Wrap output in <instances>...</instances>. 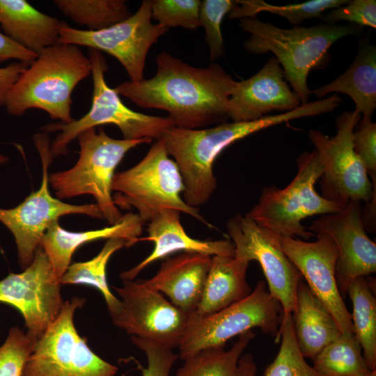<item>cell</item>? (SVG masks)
I'll return each mask as SVG.
<instances>
[{
	"instance_id": "1",
	"label": "cell",
	"mask_w": 376,
	"mask_h": 376,
	"mask_svg": "<svg viewBox=\"0 0 376 376\" xmlns=\"http://www.w3.org/2000/svg\"><path fill=\"white\" fill-rule=\"evenodd\" d=\"M148 79L125 81L113 89L137 106L163 109L175 127L199 129L226 123L237 81L217 63L195 68L162 52Z\"/></svg>"
},
{
	"instance_id": "2",
	"label": "cell",
	"mask_w": 376,
	"mask_h": 376,
	"mask_svg": "<svg viewBox=\"0 0 376 376\" xmlns=\"http://www.w3.org/2000/svg\"><path fill=\"white\" fill-rule=\"evenodd\" d=\"M322 100L302 104L281 114L267 115L251 122L223 123L207 128L183 129L173 126L162 136L169 155L181 173L184 201L192 207L205 204L217 189L213 164L228 146L261 130L292 120L325 112Z\"/></svg>"
},
{
	"instance_id": "3",
	"label": "cell",
	"mask_w": 376,
	"mask_h": 376,
	"mask_svg": "<svg viewBox=\"0 0 376 376\" xmlns=\"http://www.w3.org/2000/svg\"><path fill=\"white\" fill-rule=\"evenodd\" d=\"M240 26L250 33L244 42L245 49L253 54L272 52L301 105L308 102L312 94L307 84L310 71L322 69L329 63V49L337 40L358 36L362 30L352 24L329 23L282 29L256 17L241 19Z\"/></svg>"
},
{
	"instance_id": "4",
	"label": "cell",
	"mask_w": 376,
	"mask_h": 376,
	"mask_svg": "<svg viewBox=\"0 0 376 376\" xmlns=\"http://www.w3.org/2000/svg\"><path fill=\"white\" fill-rule=\"evenodd\" d=\"M91 74V63L80 47L57 43L45 49L19 75L7 93L5 107L14 116L26 111H45L54 120L68 124L72 93Z\"/></svg>"
},
{
	"instance_id": "5",
	"label": "cell",
	"mask_w": 376,
	"mask_h": 376,
	"mask_svg": "<svg viewBox=\"0 0 376 376\" xmlns=\"http://www.w3.org/2000/svg\"><path fill=\"white\" fill-rule=\"evenodd\" d=\"M77 138L80 148L77 163L69 170L50 174L49 183L58 199L93 196L103 219L113 225L123 217L111 195L115 170L130 149L152 139H115L95 128L83 131Z\"/></svg>"
},
{
	"instance_id": "6",
	"label": "cell",
	"mask_w": 376,
	"mask_h": 376,
	"mask_svg": "<svg viewBox=\"0 0 376 376\" xmlns=\"http://www.w3.org/2000/svg\"><path fill=\"white\" fill-rule=\"evenodd\" d=\"M297 173L285 188L263 189L258 203L246 215L258 225L281 237L308 240L313 233L301 221L317 214L335 213L345 206L319 194L315 185L323 173L318 152L301 153L296 160Z\"/></svg>"
},
{
	"instance_id": "7",
	"label": "cell",
	"mask_w": 376,
	"mask_h": 376,
	"mask_svg": "<svg viewBox=\"0 0 376 376\" xmlns=\"http://www.w3.org/2000/svg\"><path fill=\"white\" fill-rule=\"evenodd\" d=\"M113 200L122 209L135 208L144 224L164 209L172 208L207 226L198 208L182 198L185 191L179 168L169 157L162 138L156 140L146 156L133 167L114 174Z\"/></svg>"
},
{
	"instance_id": "8",
	"label": "cell",
	"mask_w": 376,
	"mask_h": 376,
	"mask_svg": "<svg viewBox=\"0 0 376 376\" xmlns=\"http://www.w3.org/2000/svg\"><path fill=\"white\" fill-rule=\"evenodd\" d=\"M91 63L93 97L90 110L84 116L72 123H54L42 127L45 133L59 131L50 145L53 158L68 153V144L83 131L104 124L116 125L123 139L137 140L144 138L158 140L170 127L174 126L169 117H159L134 111L126 107L119 95L107 84L104 74L108 67L101 52L89 49Z\"/></svg>"
},
{
	"instance_id": "9",
	"label": "cell",
	"mask_w": 376,
	"mask_h": 376,
	"mask_svg": "<svg viewBox=\"0 0 376 376\" xmlns=\"http://www.w3.org/2000/svg\"><path fill=\"white\" fill-rule=\"evenodd\" d=\"M283 308L272 297L264 281L244 299L207 316H189L184 337L178 346L183 361L198 352L224 347L227 341L241 334L258 327L280 341L279 331Z\"/></svg>"
},
{
	"instance_id": "10",
	"label": "cell",
	"mask_w": 376,
	"mask_h": 376,
	"mask_svg": "<svg viewBox=\"0 0 376 376\" xmlns=\"http://www.w3.org/2000/svg\"><path fill=\"white\" fill-rule=\"evenodd\" d=\"M85 302L78 297L64 302L58 318L36 342L22 376H116L118 368L93 352L75 326V313Z\"/></svg>"
},
{
	"instance_id": "11",
	"label": "cell",
	"mask_w": 376,
	"mask_h": 376,
	"mask_svg": "<svg viewBox=\"0 0 376 376\" xmlns=\"http://www.w3.org/2000/svg\"><path fill=\"white\" fill-rule=\"evenodd\" d=\"M33 141L41 158L42 180L38 190L10 209L0 208V221L12 233L16 243L19 264L26 268L33 261L36 249L49 226L64 215L81 214L103 219L95 204L72 205L54 198L49 189L48 169L53 160L47 133H38Z\"/></svg>"
},
{
	"instance_id": "12",
	"label": "cell",
	"mask_w": 376,
	"mask_h": 376,
	"mask_svg": "<svg viewBox=\"0 0 376 376\" xmlns=\"http://www.w3.org/2000/svg\"><path fill=\"white\" fill-rule=\"evenodd\" d=\"M361 118L354 110L343 111L336 118L334 136L329 137L318 130L308 133L323 166L320 179L322 196L344 206L350 201L367 203L376 196V184L372 183L353 148V132Z\"/></svg>"
},
{
	"instance_id": "13",
	"label": "cell",
	"mask_w": 376,
	"mask_h": 376,
	"mask_svg": "<svg viewBox=\"0 0 376 376\" xmlns=\"http://www.w3.org/2000/svg\"><path fill=\"white\" fill-rule=\"evenodd\" d=\"M151 19L152 1L144 0L134 14L102 30L79 29L62 21L58 43L84 46L107 53L121 63L131 81H139L143 79L150 48L169 29L154 24Z\"/></svg>"
},
{
	"instance_id": "14",
	"label": "cell",
	"mask_w": 376,
	"mask_h": 376,
	"mask_svg": "<svg viewBox=\"0 0 376 376\" xmlns=\"http://www.w3.org/2000/svg\"><path fill=\"white\" fill-rule=\"evenodd\" d=\"M123 281L122 287L115 288L120 299L118 308L110 313L113 324L132 336L171 350L178 347L190 315L147 287L143 280Z\"/></svg>"
},
{
	"instance_id": "15",
	"label": "cell",
	"mask_w": 376,
	"mask_h": 376,
	"mask_svg": "<svg viewBox=\"0 0 376 376\" xmlns=\"http://www.w3.org/2000/svg\"><path fill=\"white\" fill-rule=\"evenodd\" d=\"M226 228L234 245V256L249 263L257 261L267 279L270 295L279 301L283 313H292L301 275L283 252L279 236L246 214H237L229 219Z\"/></svg>"
},
{
	"instance_id": "16",
	"label": "cell",
	"mask_w": 376,
	"mask_h": 376,
	"mask_svg": "<svg viewBox=\"0 0 376 376\" xmlns=\"http://www.w3.org/2000/svg\"><path fill=\"white\" fill-rule=\"evenodd\" d=\"M61 285L47 256L39 246L33 261L22 272L10 273L0 281V302L21 313L26 334L36 342L62 309L65 301Z\"/></svg>"
},
{
	"instance_id": "17",
	"label": "cell",
	"mask_w": 376,
	"mask_h": 376,
	"mask_svg": "<svg viewBox=\"0 0 376 376\" xmlns=\"http://www.w3.org/2000/svg\"><path fill=\"white\" fill-rule=\"evenodd\" d=\"M317 237L311 242L291 237L279 236V240L283 252L331 313L341 334H353L352 314L343 301L336 279L338 249L329 236L318 234Z\"/></svg>"
},
{
	"instance_id": "18",
	"label": "cell",
	"mask_w": 376,
	"mask_h": 376,
	"mask_svg": "<svg viewBox=\"0 0 376 376\" xmlns=\"http://www.w3.org/2000/svg\"><path fill=\"white\" fill-rule=\"evenodd\" d=\"M308 230L327 235L335 242L338 251L336 279L343 293L352 281L376 272V244L366 233L360 201H350L340 211L322 214Z\"/></svg>"
},
{
	"instance_id": "19",
	"label": "cell",
	"mask_w": 376,
	"mask_h": 376,
	"mask_svg": "<svg viewBox=\"0 0 376 376\" xmlns=\"http://www.w3.org/2000/svg\"><path fill=\"white\" fill-rule=\"evenodd\" d=\"M301 105L285 79L280 63L273 56L256 74L237 81L228 102V116L233 122H251L272 111L287 112Z\"/></svg>"
},
{
	"instance_id": "20",
	"label": "cell",
	"mask_w": 376,
	"mask_h": 376,
	"mask_svg": "<svg viewBox=\"0 0 376 376\" xmlns=\"http://www.w3.org/2000/svg\"><path fill=\"white\" fill-rule=\"evenodd\" d=\"M180 213L179 210L166 208L149 221L148 236L139 238V241L153 242V249L138 265L123 272L120 275L122 280H133L148 265L175 252L234 256L235 248L230 240H201L189 236L181 225Z\"/></svg>"
},
{
	"instance_id": "21",
	"label": "cell",
	"mask_w": 376,
	"mask_h": 376,
	"mask_svg": "<svg viewBox=\"0 0 376 376\" xmlns=\"http://www.w3.org/2000/svg\"><path fill=\"white\" fill-rule=\"evenodd\" d=\"M211 260L207 254L183 252L164 261L157 272L143 282L191 315L200 303Z\"/></svg>"
},
{
	"instance_id": "22",
	"label": "cell",
	"mask_w": 376,
	"mask_h": 376,
	"mask_svg": "<svg viewBox=\"0 0 376 376\" xmlns=\"http://www.w3.org/2000/svg\"><path fill=\"white\" fill-rule=\"evenodd\" d=\"M143 225L139 215L132 212L123 215L118 222L109 227L84 232L68 231L62 228L57 221L46 230L40 247L47 256L54 275L60 280L80 246L100 239L120 238L129 247L139 241Z\"/></svg>"
},
{
	"instance_id": "23",
	"label": "cell",
	"mask_w": 376,
	"mask_h": 376,
	"mask_svg": "<svg viewBox=\"0 0 376 376\" xmlns=\"http://www.w3.org/2000/svg\"><path fill=\"white\" fill-rule=\"evenodd\" d=\"M62 21L46 15L26 0H0V27L10 39L39 55L58 43Z\"/></svg>"
},
{
	"instance_id": "24",
	"label": "cell",
	"mask_w": 376,
	"mask_h": 376,
	"mask_svg": "<svg viewBox=\"0 0 376 376\" xmlns=\"http://www.w3.org/2000/svg\"><path fill=\"white\" fill-rule=\"evenodd\" d=\"M292 319L297 343L304 358L313 359L341 334L325 305L301 280L297 285Z\"/></svg>"
},
{
	"instance_id": "25",
	"label": "cell",
	"mask_w": 376,
	"mask_h": 376,
	"mask_svg": "<svg viewBox=\"0 0 376 376\" xmlns=\"http://www.w3.org/2000/svg\"><path fill=\"white\" fill-rule=\"evenodd\" d=\"M350 96L354 111L363 120H372L376 109V47L368 41L361 42L357 54L349 68L331 82L312 91L318 97L329 93Z\"/></svg>"
},
{
	"instance_id": "26",
	"label": "cell",
	"mask_w": 376,
	"mask_h": 376,
	"mask_svg": "<svg viewBox=\"0 0 376 376\" xmlns=\"http://www.w3.org/2000/svg\"><path fill=\"white\" fill-rule=\"evenodd\" d=\"M249 265L235 256H212L200 303L192 314L210 315L246 297L252 291L246 279Z\"/></svg>"
},
{
	"instance_id": "27",
	"label": "cell",
	"mask_w": 376,
	"mask_h": 376,
	"mask_svg": "<svg viewBox=\"0 0 376 376\" xmlns=\"http://www.w3.org/2000/svg\"><path fill=\"white\" fill-rule=\"evenodd\" d=\"M255 336L249 330L239 335L228 350L224 347L201 350L185 360L174 376H257L253 356L244 354Z\"/></svg>"
},
{
	"instance_id": "28",
	"label": "cell",
	"mask_w": 376,
	"mask_h": 376,
	"mask_svg": "<svg viewBox=\"0 0 376 376\" xmlns=\"http://www.w3.org/2000/svg\"><path fill=\"white\" fill-rule=\"evenodd\" d=\"M373 288L372 283L361 276L352 281L346 289L353 305L354 335L370 370H376V299Z\"/></svg>"
},
{
	"instance_id": "29",
	"label": "cell",
	"mask_w": 376,
	"mask_h": 376,
	"mask_svg": "<svg viewBox=\"0 0 376 376\" xmlns=\"http://www.w3.org/2000/svg\"><path fill=\"white\" fill-rule=\"evenodd\" d=\"M321 376H367L371 371L354 334H341L313 359Z\"/></svg>"
},
{
	"instance_id": "30",
	"label": "cell",
	"mask_w": 376,
	"mask_h": 376,
	"mask_svg": "<svg viewBox=\"0 0 376 376\" xmlns=\"http://www.w3.org/2000/svg\"><path fill=\"white\" fill-rule=\"evenodd\" d=\"M54 4L75 23L99 31L132 15L124 0H54Z\"/></svg>"
},
{
	"instance_id": "31",
	"label": "cell",
	"mask_w": 376,
	"mask_h": 376,
	"mask_svg": "<svg viewBox=\"0 0 376 376\" xmlns=\"http://www.w3.org/2000/svg\"><path fill=\"white\" fill-rule=\"evenodd\" d=\"M127 246L120 238L108 239L100 252L93 259L70 265L60 279L61 284L86 285L95 287L103 295L109 313L115 311L120 300L111 292L107 281L106 268L111 256Z\"/></svg>"
},
{
	"instance_id": "32",
	"label": "cell",
	"mask_w": 376,
	"mask_h": 376,
	"mask_svg": "<svg viewBox=\"0 0 376 376\" xmlns=\"http://www.w3.org/2000/svg\"><path fill=\"white\" fill-rule=\"evenodd\" d=\"M347 0H310L303 3L274 5L263 0L237 1V6L229 13L230 18L256 17L267 12L285 18L294 26H299L310 18H322L327 10L345 5Z\"/></svg>"
},
{
	"instance_id": "33",
	"label": "cell",
	"mask_w": 376,
	"mask_h": 376,
	"mask_svg": "<svg viewBox=\"0 0 376 376\" xmlns=\"http://www.w3.org/2000/svg\"><path fill=\"white\" fill-rule=\"evenodd\" d=\"M281 345L264 376H321L307 363L295 336L292 313H283L279 331Z\"/></svg>"
},
{
	"instance_id": "34",
	"label": "cell",
	"mask_w": 376,
	"mask_h": 376,
	"mask_svg": "<svg viewBox=\"0 0 376 376\" xmlns=\"http://www.w3.org/2000/svg\"><path fill=\"white\" fill-rule=\"evenodd\" d=\"M199 0H153L152 18L165 27L194 30L201 26Z\"/></svg>"
},
{
	"instance_id": "35",
	"label": "cell",
	"mask_w": 376,
	"mask_h": 376,
	"mask_svg": "<svg viewBox=\"0 0 376 376\" xmlns=\"http://www.w3.org/2000/svg\"><path fill=\"white\" fill-rule=\"evenodd\" d=\"M237 6L236 1L204 0L201 1L200 20L205 30L211 61L224 54V45L221 25L224 16Z\"/></svg>"
},
{
	"instance_id": "36",
	"label": "cell",
	"mask_w": 376,
	"mask_h": 376,
	"mask_svg": "<svg viewBox=\"0 0 376 376\" xmlns=\"http://www.w3.org/2000/svg\"><path fill=\"white\" fill-rule=\"evenodd\" d=\"M36 341L17 327H12L0 346V376H22Z\"/></svg>"
},
{
	"instance_id": "37",
	"label": "cell",
	"mask_w": 376,
	"mask_h": 376,
	"mask_svg": "<svg viewBox=\"0 0 376 376\" xmlns=\"http://www.w3.org/2000/svg\"><path fill=\"white\" fill-rule=\"evenodd\" d=\"M326 23L349 22L359 26L376 27V1L352 0L345 5L331 9L323 17Z\"/></svg>"
},
{
	"instance_id": "38",
	"label": "cell",
	"mask_w": 376,
	"mask_h": 376,
	"mask_svg": "<svg viewBox=\"0 0 376 376\" xmlns=\"http://www.w3.org/2000/svg\"><path fill=\"white\" fill-rule=\"evenodd\" d=\"M131 339L134 345L145 353L147 358L146 368L136 362L141 376H170L172 367L178 357L171 349L135 336H132Z\"/></svg>"
},
{
	"instance_id": "39",
	"label": "cell",
	"mask_w": 376,
	"mask_h": 376,
	"mask_svg": "<svg viewBox=\"0 0 376 376\" xmlns=\"http://www.w3.org/2000/svg\"><path fill=\"white\" fill-rule=\"evenodd\" d=\"M353 132V148L366 169L372 183L376 182V123L360 120Z\"/></svg>"
},
{
	"instance_id": "40",
	"label": "cell",
	"mask_w": 376,
	"mask_h": 376,
	"mask_svg": "<svg viewBox=\"0 0 376 376\" xmlns=\"http://www.w3.org/2000/svg\"><path fill=\"white\" fill-rule=\"evenodd\" d=\"M37 56L36 54L15 43L0 29V63L14 59L29 65Z\"/></svg>"
},
{
	"instance_id": "41",
	"label": "cell",
	"mask_w": 376,
	"mask_h": 376,
	"mask_svg": "<svg viewBox=\"0 0 376 376\" xmlns=\"http://www.w3.org/2000/svg\"><path fill=\"white\" fill-rule=\"evenodd\" d=\"M28 66L17 61L0 68V107L4 106L7 93Z\"/></svg>"
},
{
	"instance_id": "42",
	"label": "cell",
	"mask_w": 376,
	"mask_h": 376,
	"mask_svg": "<svg viewBox=\"0 0 376 376\" xmlns=\"http://www.w3.org/2000/svg\"><path fill=\"white\" fill-rule=\"evenodd\" d=\"M8 161V157L0 153V165L6 163Z\"/></svg>"
},
{
	"instance_id": "43",
	"label": "cell",
	"mask_w": 376,
	"mask_h": 376,
	"mask_svg": "<svg viewBox=\"0 0 376 376\" xmlns=\"http://www.w3.org/2000/svg\"><path fill=\"white\" fill-rule=\"evenodd\" d=\"M367 376H376V370L371 371V373Z\"/></svg>"
}]
</instances>
